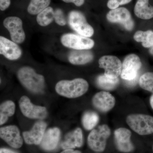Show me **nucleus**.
Returning <instances> with one entry per match:
<instances>
[{"mask_svg":"<svg viewBox=\"0 0 153 153\" xmlns=\"http://www.w3.org/2000/svg\"><path fill=\"white\" fill-rule=\"evenodd\" d=\"M19 107L22 113L26 117L34 119H44L47 117V111L45 107L34 105L30 99L23 96L19 101Z\"/></svg>","mask_w":153,"mask_h":153,"instance_id":"nucleus-8","label":"nucleus"},{"mask_svg":"<svg viewBox=\"0 0 153 153\" xmlns=\"http://www.w3.org/2000/svg\"><path fill=\"white\" fill-rule=\"evenodd\" d=\"M99 120V117L97 113L92 111H86L82 116V125L85 129L91 130L97 125Z\"/></svg>","mask_w":153,"mask_h":153,"instance_id":"nucleus-26","label":"nucleus"},{"mask_svg":"<svg viewBox=\"0 0 153 153\" xmlns=\"http://www.w3.org/2000/svg\"><path fill=\"white\" fill-rule=\"evenodd\" d=\"M99 64L100 68L104 69L105 75L110 78H118L121 73L122 64L116 56H102L99 59Z\"/></svg>","mask_w":153,"mask_h":153,"instance_id":"nucleus-10","label":"nucleus"},{"mask_svg":"<svg viewBox=\"0 0 153 153\" xmlns=\"http://www.w3.org/2000/svg\"><path fill=\"white\" fill-rule=\"evenodd\" d=\"M60 129L54 127L48 129L45 131L40 147L46 151H52L57 147L60 138Z\"/></svg>","mask_w":153,"mask_h":153,"instance_id":"nucleus-17","label":"nucleus"},{"mask_svg":"<svg viewBox=\"0 0 153 153\" xmlns=\"http://www.w3.org/2000/svg\"><path fill=\"white\" fill-rule=\"evenodd\" d=\"M119 80L118 78H111L105 74L100 75L97 78V85L99 87L106 90H112L118 85Z\"/></svg>","mask_w":153,"mask_h":153,"instance_id":"nucleus-22","label":"nucleus"},{"mask_svg":"<svg viewBox=\"0 0 153 153\" xmlns=\"http://www.w3.org/2000/svg\"><path fill=\"white\" fill-rule=\"evenodd\" d=\"M110 134L111 130L108 126L105 124L98 126L88 135V144L94 152H103L106 146L107 140Z\"/></svg>","mask_w":153,"mask_h":153,"instance_id":"nucleus-4","label":"nucleus"},{"mask_svg":"<svg viewBox=\"0 0 153 153\" xmlns=\"http://www.w3.org/2000/svg\"><path fill=\"white\" fill-rule=\"evenodd\" d=\"M54 20L56 24L61 26L66 25V20L63 11L60 9H57L55 11Z\"/></svg>","mask_w":153,"mask_h":153,"instance_id":"nucleus-28","label":"nucleus"},{"mask_svg":"<svg viewBox=\"0 0 153 153\" xmlns=\"http://www.w3.org/2000/svg\"><path fill=\"white\" fill-rule=\"evenodd\" d=\"M132 0H109L107 7L111 10L117 8L120 5L126 4L130 2Z\"/></svg>","mask_w":153,"mask_h":153,"instance_id":"nucleus-29","label":"nucleus"},{"mask_svg":"<svg viewBox=\"0 0 153 153\" xmlns=\"http://www.w3.org/2000/svg\"><path fill=\"white\" fill-rule=\"evenodd\" d=\"M3 25L10 33L11 40L17 44L25 41L26 35L23 27V22L19 17L10 16L4 20Z\"/></svg>","mask_w":153,"mask_h":153,"instance_id":"nucleus-9","label":"nucleus"},{"mask_svg":"<svg viewBox=\"0 0 153 153\" xmlns=\"http://www.w3.org/2000/svg\"><path fill=\"white\" fill-rule=\"evenodd\" d=\"M54 14L55 11L53 8L48 7L38 14L36 18L37 23L42 27L48 26L54 20Z\"/></svg>","mask_w":153,"mask_h":153,"instance_id":"nucleus-24","label":"nucleus"},{"mask_svg":"<svg viewBox=\"0 0 153 153\" xmlns=\"http://www.w3.org/2000/svg\"><path fill=\"white\" fill-rule=\"evenodd\" d=\"M47 127V123L45 122H37L33 125L31 130L23 133V138L25 143L28 145H40Z\"/></svg>","mask_w":153,"mask_h":153,"instance_id":"nucleus-13","label":"nucleus"},{"mask_svg":"<svg viewBox=\"0 0 153 153\" xmlns=\"http://www.w3.org/2000/svg\"><path fill=\"white\" fill-rule=\"evenodd\" d=\"M88 87V82L85 79L76 78L71 80H60L55 85V91L62 96L68 98H75L86 93Z\"/></svg>","mask_w":153,"mask_h":153,"instance_id":"nucleus-2","label":"nucleus"},{"mask_svg":"<svg viewBox=\"0 0 153 153\" xmlns=\"http://www.w3.org/2000/svg\"><path fill=\"white\" fill-rule=\"evenodd\" d=\"M0 54L8 60H16L22 56V49L13 41L3 36L0 37Z\"/></svg>","mask_w":153,"mask_h":153,"instance_id":"nucleus-15","label":"nucleus"},{"mask_svg":"<svg viewBox=\"0 0 153 153\" xmlns=\"http://www.w3.org/2000/svg\"><path fill=\"white\" fill-rule=\"evenodd\" d=\"M18 79L22 85L31 92L41 94L45 86V78L41 74L36 73L30 66H24L18 71Z\"/></svg>","mask_w":153,"mask_h":153,"instance_id":"nucleus-1","label":"nucleus"},{"mask_svg":"<svg viewBox=\"0 0 153 153\" xmlns=\"http://www.w3.org/2000/svg\"><path fill=\"white\" fill-rule=\"evenodd\" d=\"M126 122L132 130L141 135L153 133V117L150 115H129L126 118Z\"/></svg>","mask_w":153,"mask_h":153,"instance_id":"nucleus-3","label":"nucleus"},{"mask_svg":"<svg viewBox=\"0 0 153 153\" xmlns=\"http://www.w3.org/2000/svg\"><path fill=\"white\" fill-rule=\"evenodd\" d=\"M66 3H74L77 7L82 6L84 3V0H62Z\"/></svg>","mask_w":153,"mask_h":153,"instance_id":"nucleus-31","label":"nucleus"},{"mask_svg":"<svg viewBox=\"0 0 153 153\" xmlns=\"http://www.w3.org/2000/svg\"><path fill=\"white\" fill-rule=\"evenodd\" d=\"M10 0H0V9L4 11L9 7L10 4Z\"/></svg>","mask_w":153,"mask_h":153,"instance_id":"nucleus-30","label":"nucleus"},{"mask_svg":"<svg viewBox=\"0 0 153 153\" xmlns=\"http://www.w3.org/2000/svg\"><path fill=\"white\" fill-rule=\"evenodd\" d=\"M83 143L82 130L79 128H77L66 134L64 140L61 143V147L64 150L80 148L83 145Z\"/></svg>","mask_w":153,"mask_h":153,"instance_id":"nucleus-18","label":"nucleus"},{"mask_svg":"<svg viewBox=\"0 0 153 153\" xmlns=\"http://www.w3.org/2000/svg\"><path fill=\"white\" fill-rule=\"evenodd\" d=\"M0 153H18L10 149H7V148H1L0 149Z\"/></svg>","mask_w":153,"mask_h":153,"instance_id":"nucleus-32","label":"nucleus"},{"mask_svg":"<svg viewBox=\"0 0 153 153\" xmlns=\"http://www.w3.org/2000/svg\"><path fill=\"white\" fill-rule=\"evenodd\" d=\"M68 22L70 27L80 36L91 37L94 30L88 23L84 15L77 11H71L68 15Z\"/></svg>","mask_w":153,"mask_h":153,"instance_id":"nucleus-5","label":"nucleus"},{"mask_svg":"<svg viewBox=\"0 0 153 153\" xmlns=\"http://www.w3.org/2000/svg\"><path fill=\"white\" fill-rule=\"evenodd\" d=\"M115 142L119 151L128 153L134 149L133 145L131 141V131L128 129L120 128L115 131Z\"/></svg>","mask_w":153,"mask_h":153,"instance_id":"nucleus-14","label":"nucleus"},{"mask_svg":"<svg viewBox=\"0 0 153 153\" xmlns=\"http://www.w3.org/2000/svg\"><path fill=\"white\" fill-rule=\"evenodd\" d=\"M92 103L94 107L100 111L106 112L114 106L115 99L109 92L100 91L94 96Z\"/></svg>","mask_w":153,"mask_h":153,"instance_id":"nucleus-16","label":"nucleus"},{"mask_svg":"<svg viewBox=\"0 0 153 153\" xmlns=\"http://www.w3.org/2000/svg\"><path fill=\"white\" fill-rule=\"evenodd\" d=\"M0 137L9 146L14 149H19L23 144L20 131L16 126H8L1 128Z\"/></svg>","mask_w":153,"mask_h":153,"instance_id":"nucleus-12","label":"nucleus"},{"mask_svg":"<svg viewBox=\"0 0 153 153\" xmlns=\"http://www.w3.org/2000/svg\"><path fill=\"white\" fill-rule=\"evenodd\" d=\"M61 42L64 47L74 50H89L94 45L92 39L72 33L63 35L61 38Z\"/></svg>","mask_w":153,"mask_h":153,"instance_id":"nucleus-6","label":"nucleus"},{"mask_svg":"<svg viewBox=\"0 0 153 153\" xmlns=\"http://www.w3.org/2000/svg\"><path fill=\"white\" fill-rule=\"evenodd\" d=\"M51 0H31L28 6L27 11L32 15H38L48 7Z\"/></svg>","mask_w":153,"mask_h":153,"instance_id":"nucleus-25","label":"nucleus"},{"mask_svg":"<svg viewBox=\"0 0 153 153\" xmlns=\"http://www.w3.org/2000/svg\"><path fill=\"white\" fill-rule=\"evenodd\" d=\"M149 52L152 55H153V47H151L149 50Z\"/></svg>","mask_w":153,"mask_h":153,"instance_id":"nucleus-35","label":"nucleus"},{"mask_svg":"<svg viewBox=\"0 0 153 153\" xmlns=\"http://www.w3.org/2000/svg\"><path fill=\"white\" fill-rule=\"evenodd\" d=\"M109 22L121 24L127 30L131 31L134 27V23L129 11L124 7L111 10L107 14Z\"/></svg>","mask_w":153,"mask_h":153,"instance_id":"nucleus-11","label":"nucleus"},{"mask_svg":"<svg viewBox=\"0 0 153 153\" xmlns=\"http://www.w3.org/2000/svg\"><path fill=\"white\" fill-rule=\"evenodd\" d=\"M134 39L138 42H142L143 47L151 48L153 47V32L151 30L138 31L135 33Z\"/></svg>","mask_w":153,"mask_h":153,"instance_id":"nucleus-23","label":"nucleus"},{"mask_svg":"<svg viewBox=\"0 0 153 153\" xmlns=\"http://www.w3.org/2000/svg\"><path fill=\"white\" fill-rule=\"evenodd\" d=\"M16 105L12 100H7L0 105V125L4 124L15 114Z\"/></svg>","mask_w":153,"mask_h":153,"instance_id":"nucleus-21","label":"nucleus"},{"mask_svg":"<svg viewBox=\"0 0 153 153\" xmlns=\"http://www.w3.org/2000/svg\"><path fill=\"white\" fill-rule=\"evenodd\" d=\"M92 52L88 50H74L68 55V61L73 65H84L93 60Z\"/></svg>","mask_w":153,"mask_h":153,"instance_id":"nucleus-19","label":"nucleus"},{"mask_svg":"<svg viewBox=\"0 0 153 153\" xmlns=\"http://www.w3.org/2000/svg\"><path fill=\"white\" fill-rule=\"evenodd\" d=\"M60 153H82L80 151L78 150H74L73 149H68L64 150Z\"/></svg>","mask_w":153,"mask_h":153,"instance_id":"nucleus-33","label":"nucleus"},{"mask_svg":"<svg viewBox=\"0 0 153 153\" xmlns=\"http://www.w3.org/2000/svg\"><path fill=\"white\" fill-rule=\"evenodd\" d=\"M134 12L137 17L144 20L153 18V7L149 4V0H137Z\"/></svg>","mask_w":153,"mask_h":153,"instance_id":"nucleus-20","label":"nucleus"},{"mask_svg":"<svg viewBox=\"0 0 153 153\" xmlns=\"http://www.w3.org/2000/svg\"><path fill=\"white\" fill-rule=\"evenodd\" d=\"M139 84L143 89L153 93V72L143 74L140 77Z\"/></svg>","mask_w":153,"mask_h":153,"instance_id":"nucleus-27","label":"nucleus"},{"mask_svg":"<svg viewBox=\"0 0 153 153\" xmlns=\"http://www.w3.org/2000/svg\"><path fill=\"white\" fill-rule=\"evenodd\" d=\"M150 103L151 107L153 109V94L151 97L150 99Z\"/></svg>","mask_w":153,"mask_h":153,"instance_id":"nucleus-34","label":"nucleus"},{"mask_svg":"<svg viewBox=\"0 0 153 153\" xmlns=\"http://www.w3.org/2000/svg\"><path fill=\"white\" fill-rule=\"evenodd\" d=\"M142 63L137 55L131 54L127 56L122 64L121 77L128 81H132L137 79Z\"/></svg>","mask_w":153,"mask_h":153,"instance_id":"nucleus-7","label":"nucleus"}]
</instances>
